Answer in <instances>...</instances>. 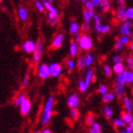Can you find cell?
<instances>
[{
    "mask_svg": "<svg viewBox=\"0 0 133 133\" xmlns=\"http://www.w3.org/2000/svg\"><path fill=\"white\" fill-rule=\"evenodd\" d=\"M53 104H54V98L52 96H50L47 100V102H46V104L44 105V108H43L41 117L42 125H47L50 123L53 113Z\"/></svg>",
    "mask_w": 133,
    "mask_h": 133,
    "instance_id": "1",
    "label": "cell"
},
{
    "mask_svg": "<svg viewBox=\"0 0 133 133\" xmlns=\"http://www.w3.org/2000/svg\"><path fill=\"white\" fill-rule=\"evenodd\" d=\"M48 11V23L50 26H56L58 24L59 20V11L56 7L53 6L52 3L48 2L47 0H43Z\"/></svg>",
    "mask_w": 133,
    "mask_h": 133,
    "instance_id": "2",
    "label": "cell"
},
{
    "mask_svg": "<svg viewBox=\"0 0 133 133\" xmlns=\"http://www.w3.org/2000/svg\"><path fill=\"white\" fill-rule=\"evenodd\" d=\"M78 45H79V48L83 50H90L93 47V42H92L91 37L87 34V33H84L81 35L80 40L78 41Z\"/></svg>",
    "mask_w": 133,
    "mask_h": 133,
    "instance_id": "3",
    "label": "cell"
},
{
    "mask_svg": "<svg viewBox=\"0 0 133 133\" xmlns=\"http://www.w3.org/2000/svg\"><path fill=\"white\" fill-rule=\"evenodd\" d=\"M133 31V24L131 23L130 20H125L122 24L120 25L119 28V32L121 33V35H127L130 36Z\"/></svg>",
    "mask_w": 133,
    "mask_h": 133,
    "instance_id": "4",
    "label": "cell"
},
{
    "mask_svg": "<svg viewBox=\"0 0 133 133\" xmlns=\"http://www.w3.org/2000/svg\"><path fill=\"white\" fill-rule=\"evenodd\" d=\"M43 40L39 39L38 41L36 42V49L35 51L33 52V61L35 64H38L40 60L42 58V54H43Z\"/></svg>",
    "mask_w": 133,
    "mask_h": 133,
    "instance_id": "5",
    "label": "cell"
},
{
    "mask_svg": "<svg viewBox=\"0 0 133 133\" xmlns=\"http://www.w3.org/2000/svg\"><path fill=\"white\" fill-rule=\"evenodd\" d=\"M125 84L127 83L121 80L120 78H116V81H115V94L118 98H122L124 96Z\"/></svg>",
    "mask_w": 133,
    "mask_h": 133,
    "instance_id": "6",
    "label": "cell"
},
{
    "mask_svg": "<svg viewBox=\"0 0 133 133\" xmlns=\"http://www.w3.org/2000/svg\"><path fill=\"white\" fill-rule=\"evenodd\" d=\"M120 78L121 80L128 84H132L133 83V69H125V71L122 72L121 74L117 76Z\"/></svg>",
    "mask_w": 133,
    "mask_h": 133,
    "instance_id": "7",
    "label": "cell"
},
{
    "mask_svg": "<svg viewBox=\"0 0 133 133\" xmlns=\"http://www.w3.org/2000/svg\"><path fill=\"white\" fill-rule=\"evenodd\" d=\"M38 75L39 77H41L42 79H48V78L51 76L50 71V66L47 64H41L38 68Z\"/></svg>",
    "mask_w": 133,
    "mask_h": 133,
    "instance_id": "8",
    "label": "cell"
},
{
    "mask_svg": "<svg viewBox=\"0 0 133 133\" xmlns=\"http://www.w3.org/2000/svg\"><path fill=\"white\" fill-rule=\"evenodd\" d=\"M115 18L120 22H124L125 20H128L127 18V9L125 6H119V8L115 11Z\"/></svg>",
    "mask_w": 133,
    "mask_h": 133,
    "instance_id": "9",
    "label": "cell"
},
{
    "mask_svg": "<svg viewBox=\"0 0 133 133\" xmlns=\"http://www.w3.org/2000/svg\"><path fill=\"white\" fill-rule=\"evenodd\" d=\"M80 103V98L76 93H72L69 96V98L66 99V104L70 108H75L79 105Z\"/></svg>",
    "mask_w": 133,
    "mask_h": 133,
    "instance_id": "10",
    "label": "cell"
},
{
    "mask_svg": "<svg viewBox=\"0 0 133 133\" xmlns=\"http://www.w3.org/2000/svg\"><path fill=\"white\" fill-rule=\"evenodd\" d=\"M22 49L26 53H33L35 51L36 43L33 40H27L26 42H24Z\"/></svg>",
    "mask_w": 133,
    "mask_h": 133,
    "instance_id": "11",
    "label": "cell"
},
{
    "mask_svg": "<svg viewBox=\"0 0 133 133\" xmlns=\"http://www.w3.org/2000/svg\"><path fill=\"white\" fill-rule=\"evenodd\" d=\"M64 40H65L64 34H62V33H57L52 39L51 47H52L53 49H59V48H61L62 45H63Z\"/></svg>",
    "mask_w": 133,
    "mask_h": 133,
    "instance_id": "12",
    "label": "cell"
},
{
    "mask_svg": "<svg viewBox=\"0 0 133 133\" xmlns=\"http://www.w3.org/2000/svg\"><path fill=\"white\" fill-rule=\"evenodd\" d=\"M19 108H20V112H21L22 115H27V114L30 113L31 108V101H30V99L26 98L22 102V104L20 105Z\"/></svg>",
    "mask_w": 133,
    "mask_h": 133,
    "instance_id": "13",
    "label": "cell"
},
{
    "mask_svg": "<svg viewBox=\"0 0 133 133\" xmlns=\"http://www.w3.org/2000/svg\"><path fill=\"white\" fill-rule=\"evenodd\" d=\"M49 66H50V75L52 77H57V76L61 74L62 66L60 64H58V63H51L50 65H49Z\"/></svg>",
    "mask_w": 133,
    "mask_h": 133,
    "instance_id": "14",
    "label": "cell"
},
{
    "mask_svg": "<svg viewBox=\"0 0 133 133\" xmlns=\"http://www.w3.org/2000/svg\"><path fill=\"white\" fill-rule=\"evenodd\" d=\"M17 16H18V18H19L21 21L26 22L29 18V11H28V10H27V8H26V7H23V6L19 7L18 10H17Z\"/></svg>",
    "mask_w": 133,
    "mask_h": 133,
    "instance_id": "15",
    "label": "cell"
},
{
    "mask_svg": "<svg viewBox=\"0 0 133 133\" xmlns=\"http://www.w3.org/2000/svg\"><path fill=\"white\" fill-rule=\"evenodd\" d=\"M78 52H79L78 43L75 41H72L70 43V46H69V53H70L71 57H76L78 55Z\"/></svg>",
    "mask_w": 133,
    "mask_h": 133,
    "instance_id": "16",
    "label": "cell"
},
{
    "mask_svg": "<svg viewBox=\"0 0 133 133\" xmlns=\"http://www.w3.org/2000/svg\"><path fill=\"white\" fill-rule=\"evenodd\" d=\"M69 32L72 33V34H75V33H77V32H80V31H81V26L79 25L76 21H72V22L69 24Z\"/></svg>",
    "mask_w": 133,
    "mask_h": 133,
    "instance_id": "17",
    "label": "cell"
},
{
    "mask_svg": "<svg viewBox=\"0 0 133 133\" xmlns=\"http://www.w3.org/2000/svg\"><path fill=\"white\" fill-rule=\"evenodd\" d=\"M100 9L102 12H108L111 9V2L110 0H102V3L100 5Z\"/></svg>",
    "mask_w": 133,
    "mask_h": 133,
    "instance_id": "18",
    "label": "cell"
},
{
    "mask_svg": "<svg viewBox=\"0 0 133 133\" xmlns=\"http://www.w3.org/2000/svg\"><path fill=\"white\" fill-rule=\"evenodd\" d=\"M94 11H89V10H84L83 11V17H84V20L86 21V22H90L92 19H93V16H94Z\"/></svg>",
    "mask_w": 133,
    "mask_h": 133,
    "instance_id": "19",
    "label": "cell"
},
{
    "mask_svg": "<svg viewBox=\"0 0 133 133\" xmlns=\"http://www.w3.org/2000/svg\"><path fill=\"white\" fill-rule=\"evenodd\" d=\"M96 32L99 34H104V33H108L110 31V26L108 24H102L101 26H99L98 28H95Z\"/></svg>",
    "mask_w": 133,
    "mask_h": 133,
    "instance_id": "20",
    "label": "cell"
},
{
    "mask_svg": "<svg viewBox=\"0 0 133 133\" xmlns=\"http://www.w3.org/2000/svg\"><path fill=\"white\" fill-rule=\"evenodd\" d=\"M95 80V76H94V71H93V69H89L87 70V73H86V77H85V81H86L87 83L90 84L92 81Z\"/></svg>",
    "mask_w": 133,
    "mask_h": 133,
    "instance_id": "21",
    "label": "cell"
},
{
    "mask_svg": "<svg viewBox=\"0 0 133 133\" xmlns=\"http://www.w3.org/2000/svg\"><path fill=\"white\" fill-rule=\"evenodd\" d=\"M113 71L116 73L117 75L121 74L122 72H124L125 70V66H124V64L123 63H117V64H114L113 66Z\"/></svg>",
    "mask_w": 133,
    "mask_h": 133,
    "instance_id": "22",
    "label": "cell"
},
{
    "mask_svg": "<svg viewBox=\"0 0 133 133\" xmlns=\"http://www.w3.org/2000/svg\"><path fill=\"white\" fill-rule=\"evenodd\" d=\"M124 107H125V109L128 112H131L133 110V105L132 103H131L130 99L128 97H125L124 99Z\"/></svg>",
    "mask_w": 133,
    "mask_h": 133,
    "instance_id": "23",
    "label": "cell"
},
{
    "mask_svg": "<svg viewBox=\"0 0 133 133\" xmlns=\"http://www.w3.org/2000/svg\"><path fill=\"white\" fill-rule=\"evenodd\" d=\"M34 5H35L36 10L40 12H43L46 10V7H45L44 1H41V0H35L34 1Z\"/></svg>",
    "mask_w": 133,
    "mask_h": 133,
    "instance_id": "24",
    "label": "cell"
},
{
    "mask_svg": "<svg viewBox=\"0 0 133 133\" xmlns=\"http://www.w3.org/2000/svg\"><path fill=\"white\" fill-rule=\"evenodd\" d=\"M26 98H27V96H26V94H24V93H21V94H19L16 97L15 101H14V107H16V108H17V107H20V105L22 104V102L26 99Z\"/></svg>",
    "mask_w": 133,
    "mask_h": 133,
    "instance_id": "25",
    "label": "cell"
},
{
    "mask_svg": "<svg viewBox=\"0 0 133 133\" xmlns=\"http://www.w3.org/2000/svg\"><path fill=\"white\" fill-rule=\"evenodd\" d=\"M122 118L127 124H129V123H131L133 121V114L131 112L127 111V112L122 114Z\"/></svg>",
    "mask_w": 133,
    "mask_h": 133,
    "instance_id": "26",
    "label": "cell"
},
{
    "mask_svg": "<svg viewBox=\"0 0 133 133\" xmlns=\"http://www.w3.org/2000/svg\"><path fill=\"white\" fill-rule=\"evenodd\" d=\"M89 84L87 83L85 80H81L79 81V84H78V87H79V89H80L81 92H87L88 91V89H89Z\"/></svg>",
    "mask_w": 133,
    "mask_h": 133,
    "instance_id": "27",
    "label": "cell"
},
{
    "mask_svg": "<svg viewBox=\"0 0 133 133\" xmlns=\"http://www.w3.org/2000/svg\"><path fill=\"white\" fill-rule=\"evenodd\" d=\"M104 114H105V116L108 119H111L112 116H113V109H112V108L109 107V105L105 107V108H104Z\"/></svg>",
    "mask_w": 133,
    "mask_h": 133,
    "instance_id": "28",
    "label": "cell"
},
{
    "mask_svg": "<svg viewBox=\"0 0 133 133\" xmlns=\"http://www.w3.org/2000/svg\"><path fill=\"white\" fill-rule=\"evenodd\" d=\"M125 124H127V123L123 120L122 117H121V118H116V119L113 121V125L115 128H124L125 125Z\"/></svg>",
    "mask_w": 133,
    "mask_h": 133,
    "instance_id": "29",
    "label": "cell"
},
{
    "mask_svg": "<svg viewBox=\"0 0 133 133\" xmlns=\"http://www.w3.org/2000/svg\"><path fill=\"white\" fill-rule=\"evenodd\" d=\"M115 95L113 92H108L107 94L103 95V100H104V102L105 103H109L111 101H113L114 98H115Z\"/></svg>",
    "mask_w": 133,
    "mask_h": 133,
    "instance_id": "30",
    "label": "cell"
},
{
    "mask_svg": "<svg viewBox=\"0 0 133 133\" xmlns=\"http://www.w3.org/2000/svg\"><path fill=\"white\" fill-rule=\"evenodd\" d=\"M77 66L79 69H84L86 66V56H80L77 61Z\"/></svg>",
    "mask_w": 133,
    "mask_h": 133,
    "instance_id": "31",
    "label": "cell"
},
{
    "mask_svg": "<svg viewBox=\"0 0 133 133\" xmlns=\"http://www.w3.org/2000/svg\"><path fill=\"white\" fill-rule=\"evenodd\" d=\"M85 56H86V66H90L94 62V56L91 53H87V55Z\"/></svg>",
    "mask_w": 133,
    "mask_h": 133,
    "instance_id": "32",
    "label": "cell"
},
{
    "mask_svg": "<svg viewBox=\"0 0 133 133\" xmlns=\"http://www.w3.org/2000/svg\"><path fill=\"white\" fill-rule=\"evenodd\" d=\"M69 115L71 117V119L73 120H77L80 116V113H79V110L77 108H70V112H69Z\"/></svg>",
    "mask_w": 133,
    "mask_h": 133,
    "instance_id": "33",
    "label": "cell"
},
{
    "mask_svg": "<svg viewBox=\"0 0 133 133\" xmlns=\"http://www.w3.org/2000/svg\"><path fill=\"white\" fill-rule=\"evenodd\" d=\"M95 120H96V116H95L94 114L92 113H89L87 117V124L89 125H91L92 124H94L95 123Z\"/></svg>",
    "mask_w": 133,
    "mask_h": 133,
    "instance_id": "34",
    "label": "cell"
},
{
    "mask_svg": "<svg viewBox=\"0 0 133 133\" xmlns=\"http://www.w3.org/2000/svg\"><path fill=\"white\" fill-rule=\"evenodd\" d=\"M81 31L84 32H89L90 31V22H85L83 23V25L81 26Z\"/></svg>",
    "mask_w": 133,
    "mask_h": 133,
    "instance_id": "35",
    "label": "cell"
},
{
    "mask_svg": "<svg viewBox=\"0 0 133 133\" xmlns=\"http://www.w3.org/2000/svg\"><path fill=\"white\" fill-rule=\"evenodd\" d=\"M120 40H121V42L123 43L124 46H128L131 42V39L129 38V36H127V35H122L120 37Z\"/></svg>",
    "mask_w": 133,
    "mask_h": 133,
    "instance_id": "36",
    "label": "cell"
},
{
    "mask_svg": "<svg viewBox=\"0 0 133 133\" xmlns=\"http://www.w3.org/2000/svg\"><path fill=\"white\" fill-rule=\"evenodd\" d=\"M66 64V68H68L69 70H73L75 69V62L72 59H68Z\"/></svg>",
    "mask_w": 133,
    "mask_h": 133,
    "instance_id": "37",
    "label": "cell"
},
{
    "mask_svg": "<svg viewBox=\"0 0 133 133\" xmlns=\"http://www.w3.org/2000/svg\"><path fill=\"white\" fill-rule=\"evenodd\" d=\"M127 18L128 20L133 21V7H129L127 9Z\"/></svg>",
    "mask_w": 133,
    "mask_h": 133,
    "instance_id": "38",
    "label": "cell"
},
{
    "mask_svg": "<svg viewBox=\"0 0 133 133\" xmlns=\"http://www.w3.org/2000/svg\"><path fill=\"white\" fill-rule=\"evenodd\" d=\"M123 60H124V57L121 54H116V55L113 56L112 58V61H113L114 64H117V63H122Z\"/></svg>",
    "mask_w": 133,
    "mask_h": 133,
    "instance_id": "39",
    "label": "cell"
},
{
    "mask_svg": "<svg viewBox=\"0 0 133 133\" xmlns=\"http://www.w3.org/2000/svg\"><path fill=\"white\" fill-rule=\"evenodd\" d=\"M99 93L100 94H102V96L103 95H105V94H107L108 92V87L107 86H105V85H101V86L99 87Z\"/></svg>",
    "mask_w": 133,
    "mask_h": 133,
    "instance_id": "40",
    "label": "cell"
},
{
    "mask_svg": "<svg viewBox=\"0 0 133 133\" xmlns=\"http://www.w3.org/2000/svg\"><path fill=\"white\" fill-rule=\"evenodd\" d=\"M123 47H124V45H123V43L121 42V40L119 39H117L116 40V43H115V50H117V51H119V50H121L123 49Z\"/></svg>",
    "mask_w": 133,
    "mask_h": 133,
    "instance_id": "41",
    "label": "cell"
},
{
    "mask_svg": "<svg viewBox=\"0 0 133 133\" xmlns=\"http://www.w3.org/2000/svg\"><path fill=\"white\" fill-rule=\"evenodd\" d=\"M29 81H30V77H29L28 74H26L25 76H24V78H23L22 84H21L22 88H27V86L29 85Z\"/></svg>",
    "mask_w": 133,
    "mask_h": 133,
    "instance_id": "42",
    "label": "cell"
},
{
    "mask_svg": "<svg viewBox=\"0 0 133 133\" xmlns=\"http://www.w3.org/2000/svg\"><path fill=\"white\" fill-rule=\"evenodd\" d=\"M104 72H105V76H110L111 72H112L111 68L108 66V65H105V66H104Z\"/></svg>",
    "mask_w": 133,
    "mask_h": 133,
    "instance_id": "43",
    "label": "cell"
},
{
    "mask_svg": "<svg viewBox=\"0 0 133 133\" xmlns=\"http://www.w3.org/2000/svg\"><path fill=\"white\" fill-rule=\"evenodd\" d=\"M85 4V9L86 10H89V11H93L94 10V6H93V4H92L91 2V0L90 1H89V2H86V3H84Z\"/></svg>",
    "mask_w": 133,
    "mask_h": 133,
    "instance_id": "44",
    "label": "cell"
},
{
    "mask_svg": "<svg viewBox=\"0 0 133 133\" xmlns=\"http://www.w3.org/2000/svg\"><path fill=\"white\" fill-rule=\"evenodd\" d=\"M127 63H128V68L130 69H133V57L132 56H128L127 58Z\"/></svg>",
    "mask_w": 133,
    "mask_h": 133,
    "instance_id": "45",
    "label": "cell"
},
{
    "mask_svg": "<svg viewBox=\"0 0 133 133\" xmlns=\"http://www.w3.org/2000/svg\"><path fill=\"white\" fill-rule=\"evenodd\" d=\"M91 129H93V130H95V131H101V125L95 122L94 124L91 125Z\"/></svg>",
    "mask_w": 133,
    "mask_h": 133,
    "instance_id": "46",
    "label": "cell"
},
{
    "mask_svg": "<svg viewBox=\"0 0 133 133\" xmlns=\"http://www.w3.org/2000/svg\"><path fill=\"white\" fill-rule=\"evenodd\" d=\"M92 4H93V6H94V8H98V7H100V5H101V3H102V0H91Z\"/></svg>",
    "mask_w": 133,
    "mask_h": 133,
    "instance_id": "47",
    "label": "cell"
},
{
    "mask_svg": "<svg viewBox=\"0 0 133 133\" xmlns=\"http://www.w3.org/2000/svg\"><path fill=\"white\" fill-rule=\"evenodd\" d=\"M81 35H82L81 31H80V32L75 33V34H74V41L78 43V41H79V40H80V38H81Z\"/></svg>",
    "mask_w": 133,
    "mask_h": 133,
    "instance_id": "48",
    "label": "cell"
},
{
    "mask_svg": "<svg viewBox=\"0 0 133 133\" xmlns=\"http://www.w3.org/2000/svg\"><path fill=\"white\" fill-rule=\"evenodd\" d=\"M120 133H133V130L130 128V127H128V128H125L124 130L120 131Z\"/></svg>",
    "mask_w": 133,
    "mask_h": 133,
    "instance_id": "49",
    "label": "cell"
},
{
    "mask_svg": "<svg viewBox=\"0 0 133 133\" xmlns=\"http://www.w3.org/2000/svg\"><path fill=\"white\" fill-rule=\"evenodd\" d=\"M117 2L119 4V6H125V0H117Z\"/></svg>",
    "mask_w": 133,
    "mask_h": 133,
    "instance_id": "50",
    "label": "cell"
},
{
    "mask_svg": "<svg viewBox=\"0 0 133 133\" xmlns=\"http://www.w3.org/2000/svg\"><path fill=\"white\" fill-rule=\"evenodd\" d=\"M41 133H52V132H51L50 129H48V128H45V129H43V130L41 131Z\"/></svg>",
    "mask_w": 133,
    "mask_h": 133,
    "instance_id": "51",
    "label": "cell"
},
{
    "mask_svg": "<svg viewBox=\"0 0 133 133\" xmlns=\"http://www.w3.org/2000/svg\"><path fill=\"white\" fill-rule=\"evenodd\" d=\"M89 133H102V132H101V131H95V130H93V129H90Z\"/></svg>",
    "mask_w": 133,
    "mask_h": 133,
    "instance_id": "52",
    "label": "cell"
},
{
    "mask_svg": "<svg viewBox=\"0 0 133 133\" xmlns=\"http://www.w3.org/2000/svg\"><path fill=\"white\" fill-rule=\"evenodd\" d=\"M128 127H130V128L133 130V121L131 123H129V124H128Z\"/></svg>",
    "mask_w": 133,
    "mask_h": 133,
    "instance_id": "53",
    "label": "cell"
},
{
    "mask_svg": "<svg viewBox=\"0 0 133 133\" xmlns=\"http://www.w3.org/2000/svg\"><path fill=\"white\" fill-rule=\"evenodd\" d=\"M81 2H83V3H86V2H89V1H90V0H80Z\"/></svg>",
    "mask_w": 133,
    "mask_h": 133,
    "instance_id": "54",
    "label": "cell"
},
{
    "mask_svg": "<svg viewBox=\"0 0 133 133\" xmlns=\"http://www.w3.org/2000/svg\"><path fill=\"white\" fill-rule=\"evenodd\" d=\"M130 50H132V52H133V43H132V44L130 45Z\"/></svg>",
    "mask_w": 133,
    "mask_h": 133,
    "instance_id": "55",
    "label": "cell"
},
{
    "mask_svg": "<svg viewBox=\"0 0 133 133\" xmlns=\"http://www.w3.org/2000/svg\"><path fill=\"white\" fill-rule=\"evenodd\" d=\"M48 2H50V3H53V1H54V0H47Z\"/></svg>",
    "mask_w": 133,
    "mask_h": 133,
    "instance_id": "56",
    "label": "cell"
},
{
    "mask_svg": "<svg viewBox=\"0 0 133 133\" xmlns=\"http://www.w3.org/2000/svg\"><path fill=\"white\" fill-rule=\"evenodd\" d=\"M33 133H41V131H34Z\"/></svg>",
    "mask_w": 133,
    "mask_h": 133,
    "instance_id": "57",
    "label": "cell"
},
{
    "mask_svg": "<svg viewBox=\"0 0 133 133\" xmlns=\"http://www.w3.org/2000/svg\"><path fill=\"white\" fill-rule=\"evenodd\" d=\"M131 41H132V43H133V35H132V38H131Z\"/></svg>",
    "mask_w": 133,
    "mask_h": 133,
    "instance_id": "58",
    "label": "cell"
},
{
    "mask_svg": "<svg viewBox=\"0 0 133 133\" xmlns=\"http://www.w3.org/2000/svg\"><path fill=\"white\" fill-rule=\"evenodd\" d=\"M75 1H80V0H75Z\"/></svg>",
    "mask_w": 133,
    "mask_h": 133,
    "instance_id": "59",
    "label": "cell"
}]
</instances>
